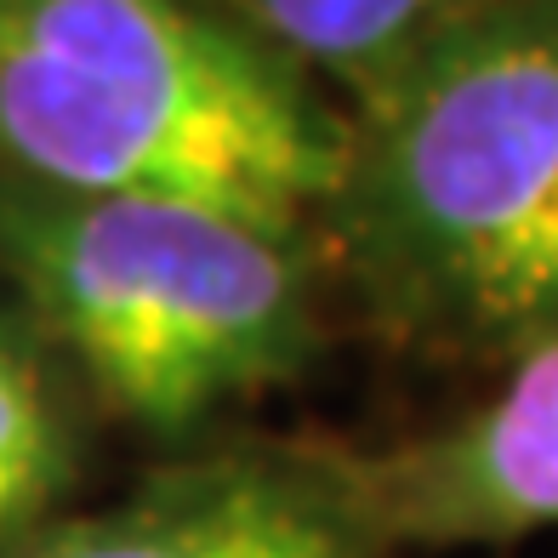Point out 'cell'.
<instances>
[{"mask_svg": "<svg viewBox=\"0 0 558 558\" xmlns=\"http://www.w3.org/2000/svg\"><path fill=\"white\" fill-rule=\"evenodd\" d=\"M0 558H388L348 513L319 450L177 462L97 513H58Z\"/></svg>", "mask_w": 558, "mask_h": 558, "instance_id": "5b68a950", "label": "cell"}, {"mask_svg": "<svg viewBox=\"0 0 558 558\" xmlns=\"http://www.w3.org/2000/svg\"><path fill=\"white\" fill-rule=\"evenodd\" d=\"M342 120L314 234L376 331L496 365L558 337V0H473Z\"/></svg>", "mask_w": 558, "mask_h": 558, "instance_id": "6da1fadb", "label": "cell"}, {"mask_svg": "<svg viewBox=\"0 0 558 558\" xmlns=\"http://www.w3.org/2000/svg\"><path fill=\"white\" fill-rule=\"evenodd\" d=\"M314 228L189 194L0 177V274L23 319L120 422L183 439L319 353Z\"/></svg>", "mask_w": 558, "mask_h": 558, "instance_id": "3957f363", "label": "cell"}, {"mask_svg": "<svg viewBox=\"0 0 558 558\" xmlns=\"http://www.w3.org/2000/svg\"><path fill=\"white\" fill-rule=\"evenodd\" d=\"M319 462L388 558L558 530V337L501 360L468 411L371 450L319 445Z\"/></svg>", "mask_w": 558, "mask_h": 558, "instance_id": "277c9868", "label": "cell"}, {"mask_svg": "<svg viewBox=\"0 0 558 558\" xmlns=\"http://www.w3.org/2000/svg\"><path fill=\"white\" fill-rule=\"evenodd\" d=\"M217 7L296 63L314 86L337 92L342 109H353L473 0H217Z\"/></svg>", "mask_w": 558, "mask_h": 558, "instance_id": "8992f818", "label": "cell"}, {"mask_svg": "<svg viewBox=\"0 0 558 558\" xmlns=\"http://www.w3.org/2000/svg\"><path fill=\"white\" fill-rule=\"evenodd\" d=\"M81 422L52 348L23 314H0V553L63 513L81 485Z\"/></svg>", "mask_w": 558, "mask_h": 558, "instance_id": "52a82bcc", "label": "cell"}, {"mask_svg": "<svg viewBox=\"0 0 558 558\" xmlns=\"http://www.w3.org/2000/svg\"><path fill=\"white\" fill-rule=\"evenodd\" d=\"M342 104L217 0H0V177L314 228Z\"/></svg>", "mask_w": 558, "mask_h": 558, "instance_id": "7a4b0ae2", "label": "cell"}]
</instances>
